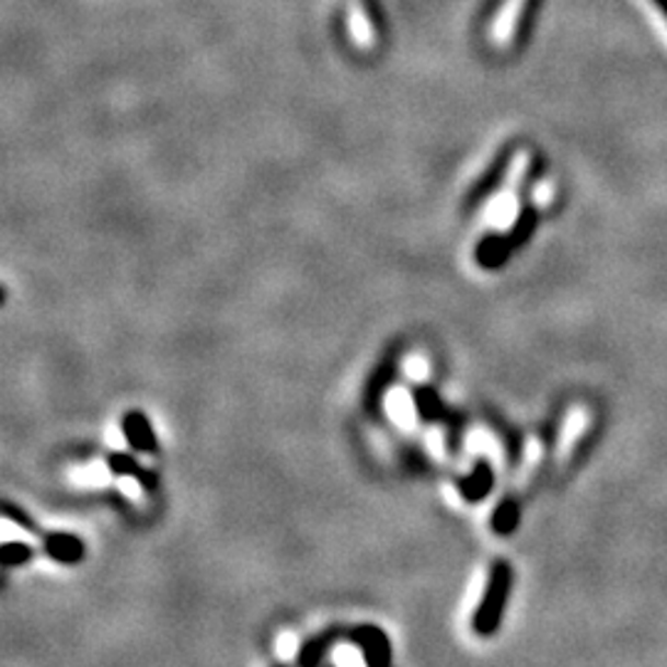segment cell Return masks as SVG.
Wrapping results in <instances>:
<instances>
[{"label":"cell","mask_w":667,"mask_h":667,"mask_svg":"<svg viewBox=\"0 0 667 667\" xmlns=\"http://www.w3.org/2000/svg\"><path fill=\"white\" fill-rule=\"evenodd\" d=\"M511 584H515V572H511V566L505 559H499L490 568L485 591H482L478 611L472 616V631L480 637H492L499 631L502 618H505L507 611Z\"/></svg>","instance_id":"cell-1"},{"label":"cell","mask_w":667,"mask_h":667,"mask_svg":"<svg viewBox=\"0 0 667 667\" xmlns=\"http://www.w3.org/2000/svg\"><path fill=\"white\" fill-rule=\"evenodd\" d=\"M401 356H403V344L401 342L391 344L379 359V364L373 366L369 381L364 386V409L369 415H376L381 411L386 393L391 391V386L395 383V379H399Z\"/></svg>","instance_id":"cell-2"},{"label":"cell","mask_w":667,"mask_h":667,"mask_svg":"<svg viewBox=\"0 0 667 667\" xmlns=\"http://www.w3.org/2000/svg\"><path fill=\"white\" fill-rule=\"evenodd\" d=\"M511 159H515V147L507 143V147H502L497 157L490 161V166L482 171V176L475 183H472L470 191L465 193V200H462V208H465L468 212L475 210L478 206H482V203H485L492 196V193H497V188L502 186V181H505V176H507Z\"/></svg>","instance_id":"cell-3"},{"label":"cell","mask_w":667,"mask_h":667,"mask_svg":"<svg viewBox=\"0 0 667 667\" xmlns=\"http://www.w3.org/2000/svg\"><path fill=\"white\" fill-rule=\"evenodd\" d=\"M346 637H349V641L359 647L366 667H391L393 647H391V637L383 631V628L361 623V625H356L354 631L346 633Z\"/></svg>","instance_id":"cell-4"},{"label":"cell","mask_w":667,"mask_h":667,"mask_svg":"<svg viewBox=\"0 0 667 667\" xmlns=\"http://www.w3.org/2000/svg\"><path fill=\"white\" fill-rule=\"evenodd\" d=\"M43 547H45V554L50 556L53 562L65 564V566L80 564L87 554L84 541L77 534H72V531H53V534H45Z\"/></svg>","instance_id":"cell-5"},{"label":"cell","mask_w":667,"mask_h":667,"mask_svg":"<svg viewBox=\"0 0 667 667\" xmlns=\"http://www.w3.org/2000/svg\"><path fill=\"white\" fill-rule=\"evenodd\" d=\"M122 433H124V438H127V442L131 445V450L149 452V456L159 450V438H157V433H153V425L147 418V413H141V411L124 413Z\"/></svg>","instance_id":"cell-6"},{"label":"cell","mask_w":667,"mask_h":667,"mask_svg":"<svg viewBox=\"0 0 667 667\" xmlns=\"http://www.w3.org/2000/svg\"><path fill=\"white\" fill-rule=\"evenodd\" d=\"M342 635H346L342 628H326V631L317 633L309 637L307 643H302L297 653V667H324L326 655L332 653V647L336 645Z\"/></svg>","instance_id":"cell-7"},{"label":"cell","mask_w":667,"mask_h":667,"mask_svg":"<svg viewBox=\"0 0 667 667\" xmlns=\"http://www.w3.org/2000/svg\"><path fill=\"white\" fill-rule=\"evenodd\" d=\"M456 485H458L460 497L465 502H482L490 495L492 487H495V470H492L490 460L480 458L470 475L460 478Z\"/></svg>","instance_id":"cell-8"},{"label":"cell","mask_w":667,"mask_h":667,"mask_svg":"<svg viewBox=\"0 0 667 667\" xmlns=\"http://www.w3.org/2000/svg\"><path fill=\"white\" fill-rule=\"evenodd\" d=\"M413 405L415 413L423 423H440L448 418V403L442 401V395L433 389V386L423 383L413 389Z\"/></svg>","instance_id":"cell-9"},{"label":"cell","mask_w":667,"mask_h":667,"mask_svg":"<svg viewBox=\"0 0 667 667\" xmlns=\"http://www.w3.org/2000/svg\"><path fill=\"white\" fill-rule=\"evenodd\" d=\"M106 468H110L112 475H117V478L139 480V485L143 490L157 487V478H153L151 472L143 470L137 462V458L129 456V452H112V456L106 458Z\"/></svg>","instance_id":"cell-10"},{"label":"cell","mask_w":667,"mask_h":667,"mask_svg":"<svg viewBox=\"0 0 667 667\" xmlns=\"http://www.w3.org/2000/svg\"><path fill=\"white\" fill-rule=\"evenodd\" d=\"M515 255L505 243V235H485L478 243L475 260L482 269H499Z\"/></svg>","instance_id":"cell-11"},{"label":"cell","mask_w":667,"mask_h":667,"mask_svg":"<svg viewBox=\"0 0 667 667\" xmlns=\"http://www.w3.org/2000/svg\"><path fill=\"white\" fill-rule=\"evenodd\" d=\"M537 222H539V212L534 206H525L519 210L515 226H511V230L505 235V243L511 253H517L521 245L529 243L531 235H534V230H537Z\"/></svg>","instance_id":"cell-12"},{"label":"cell","mask_w":667,"mask_h":667,"mask_svg":"<svg viewBox=\"0 0 667 667\" xmlns=\"http://www.w3.org/2000/svg\"><path fill=\"white\" fill-rule=\"evenodd\" d=\"M541 3H544V0H525V3H521V11L517 15V25H515V37H511V45H515L517 50H525L527 43L531 41V35H534Z\"/></svg>","instance_id":"cell-13"},{"label":"cell","mask_w":667,"mask_h":667,"mask_svg":"<svg viewBox=\"0 0 667 667\" xmlns=\"http://www.w3.org/2000/svg\"><path fill=\"white\" fill-rule=\"evenodd\" d=\"M519 517H521L519 502H517V499H511V497H507V499H502V502H499L495 511H492L490 527H492V531H495V534H499V537H509V534H515V531H517V527H519Z\"/></svg>","instance_id":"cell-14"},{"label":"cell","mask_w":667,"mask_h":667,"mask_svg":"<svg viewBox=\"0 0 667 667\" xmlns=\"http://www.w3.org/2000/svg\"><path fill=\"white\" fill-rule=\"evenodd\" d=\"M35 556V551L31 544H25V541H5L3 549H0V562H3L5 568H18L31 564Z\"/></svg>","instance_id":"cell-15"},{"label":"cell","mask_w":667,"mask_h":667,"mask_svg":"<svg viewBox=\"0 0 667 667\" xmlns=\"http://www.w3.org/2000/svg\"><path fill=\"white\" fill-rule=\"evenodd\" d=\"M3 517L15 521V527L31 531V534H41V529L35 527V521L31 517H27L21 507L13 505V502H5V505H3Z\"/></svg>","instance_id":"cell-16"},{"label":"cell","mask_w":667,"mask_h":667,"mask_svg":"<svg viewBox=\"0 0 667 667\" xmlns=\"http://www.w3.org/2000/svg\"><path fill=\"white\" fill-rule=\"evenodd\" d=\"M361 8H364L366 18H369L373 33L383 35L386 33V15H383L381 0H361Z\"/></svg>","instance_id":"cell-17"},{"label":"cell","mask_w":667,"mask_h":667,"mask_svg":"<svg viewBox=\"0 0 667 667\" xmlns=\"http://www.w3.org/2000/svg\"><path fill=\"white\" fill-rule=\"evenodd\" d=\"M502 3H505V0H485V3H482L480 21H490V18L499 11Z\"/></svg>","instance_id":"cell-18"},{"label":"cell","mask_w":667,"mask_h":667,"mask_svg":"<svg viewBox=\"0 0 667 667\" xmlns=\"http://www.w3.org/2000/svg\"><path fill=\"white\" fill-rule=\"evenodd\" d=\"M655 5H657V8H660V11H663V15L667 18V0H655Z\"/></svg>","instance_id":"cell-19"},{"label":"cell","mask_w":667,"mask_h":667,"mask_svg":"<svg viewBox=\"0 0 667 667\" xmlns=\"http://www.w3.org/2000/svg\"><path fill=\"white\" fill-rule=\"evenodd\" d=\"M275 667H287V665H275Z\"/></svg>","instance_id":"cell-20"},{"label":"cell","mask_w":667,"mask_h":667,"mask_svg":"<svg viewBox=\"0 0 667 667\" xmlns=\"http://www.w3.org/2000/svg\"><path fill=\"white\" fill-rule=\"evenodd\" d=\"M324 667H336V665H324Z\"/></svg>","instance_id":"cell-21"}]
</instances>
